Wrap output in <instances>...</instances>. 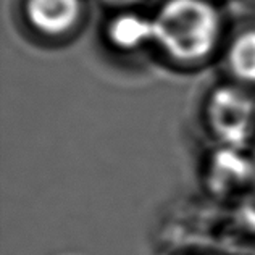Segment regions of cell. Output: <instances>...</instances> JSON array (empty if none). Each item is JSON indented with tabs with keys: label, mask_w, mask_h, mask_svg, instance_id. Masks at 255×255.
Listing matches in <instances>:
<instances>
[{
	"label": "cell",
	"mask_w": 255,
	"mask_h": 255,
	"mask_svg": "<svg viewBox=\"0 0 255 255\" xmlns=\"http://www.w3.org/2000/svg\"><path fill=\"white\" fill-rule=\"evenodd\" d=\"M155 42L179 62H196L215 49L220 15L207 0H166L153 18Z\"/></svg>",
	"instance_id": "6da1fadb"
},
{
	"label": "cell",
	"mask_w": 255,
	"mask_h": 255,
	"mask_svg": "<svg viewBox=\"0 0 255 255\" xmlns=\"http://www.w3.org/2000/svg\"><path fill=\"white\" fill-rule=\"evenodd\" d=\"M207 118L226 147L243 149L255 134V99L239 87H220L209 100Z\"/></svg>",
	"instance_id": "7a4b0ae2"
},
{
	"label": "cell",
	"mask_w": 255,
	"mask_h": 255,
	"mask_svg": "<svg viewBox=\"0 0 255 255\" xmlns=\"http://www.w3.org/2000/svg\"><path fill=\"white\" fill-rule=\"evenodd\" d=\"M241 150L225 147L215 153L210 166V184L217 192L228 194L244 187L247 191L255 183L254 165Z\"/></svg>",
	"instance_id": "3957f363"
},
{
	"label": "cell",
	"mask_w": 255,
	"mask_h": 255,
	"mask_svg": "<svg viewBox=\"0 0 255 255\" xmlns=\"http://www.w3.org/2000/svg\"><path fill=\"white\" fill-rule=\"evenodd\" d=\"M26 15L37 31L60 36L78 23L81 0H28Z\"/></svg>",
	"instance_id": "277c9868"
},
{
	"label": "cell",
	"mask_w": 255,
	"mask_h": 255,
	"mask_svg": "<svg viewBox=\"0 0 255 255\" xmlns=\"http://www.w3.org/2000/svg\"><path fill=\"white\" fill-rule=\"evenodd\" d=\"M109 39L122 50L139 49L147 42H155V24L153 19L136 13H122L110 23Z\"/></svg>",
	"instance_id": "5b68a950"
},
{
	"label": "cell",
	"mask_w": 255,
	"mask_h": 255,
	"mask_svg": "<svg viewBox=\"0 0 255 255\" xmlns=\"http://www.w3.org/2000/svg\"><path fill=\"white\" fill-rule=\"evenodd\" d=\"M228 63L241 81L255 83V29L236 37L228 52Z\"/></svg>",
	"instance_id": "8992f818"
},
{
	"label": "cell",
	"mask_w": 255,
	"mask_h": 255,
	"mask_svg": "<svg viewBox=\"0 0 255 255\" xmlns=\"http://www.w3.org/2000/svg\"><path fill=\"white\" fill-rule=\"evenodd\" d=\"M239 218L243 220L247 230L255 233V183L246 191L239 204Z\"/></svg>",
	"instance_id": "52a82bcc"
},
{
	"label": "cell",
	"mask_w": 255,
	"mask_h": 255,
	"mask_svg": "<svg viewBox=\"0 0 255 255\" xmlns=\"http://www.w3.org/2000/svg\"><path fill=\"white\" fill-rule=\"evenodd\" d=\"M109 2H113V3H120V5H122V3H128V2H134V0H109Z\"/></svg>",
	"instance_id": "ba28073f"
}]
</instances>
